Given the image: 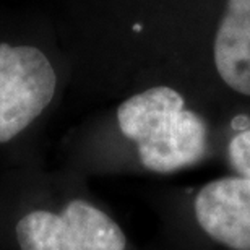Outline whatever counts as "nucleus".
I'll use <instances>...</instances> for the list:
<instances>
[{
	"label": "nucleus",
	"instance_id": "f257e3e1",
	"mask_svg": "<svg viewBox=\"0 0 250 250\" xmlns=\"http://www.w3.org/2000/svg\"><path fill=\"white\" fill-rule=\"evenodd\" d=\"M117 122L125 137L137 143L140 161L149 171H179L207 153L203 119L188 111L182 94L169 86L133 94L119 106Z\"/></svg>",
	"mask_w": 250,
	"mask_h": 250
},
{
	"label": "nucleus",
	"instance_id": "7ed1b4c3",
	"mask_svg": "<svg viewBox=\"0 0 250 250\" xmlns=\"http://www.w3.org/2000/svg\"><path fill=\"white\" fill-rule=\"evenodd\" d=\"M52 63L36 47L0 44V143L39 117L56 93Z\"/></svg>",
	"mask_w": 250,
	"mask_h": 250
},
{
	"label": "nucleus",
	"instance_id": "39448f33",
	"mask_svg": "<svg viewBox=\"0 0 250 250\" xmlns=\"http://www.w3.org/2000/svg\"><path fill=\"white\" fill-rule=\"evenodd\" d=\"M213 61L229 88L250 96V0H226L214 34Z\"/></svg>",
	"mask_w": 250,
	"mask_h": 250
},
{
	"label": "nucleus",
	"instance_id": "423d86ee",
	"mask_svg": "<svg viewBox=\"0 0 250 250\" xmlns=\"http://www.w3.org/2000/svg\"><path fill=\"white\" fill-rule=\"evenodd\" d=\"M229 161L241 177L250 179V127L234 135L228 148Z\"/></svg>",
	"mask_w": 250,
	"mask_h": 250
},
{
	"label": "nucleus",
	"instance_id": "20e7f679",
	"mask_svg": "<svg viewBox=\"0 0 250 250\" xmlns=\"http://www.w3.org/2000/svg\"><path fill=\"white\" fill-rule=\"evenodd\" d=\"M195 218L216 242L250 250V179L223 177L207 184L195 197Z\"/></svg>",
	"mask_w": 250,
	"mask_h": 250
},
{
	"label": "nucleus",
	"instance_id": "f03ea898",
	"mask_svg": "<svg viewBox=\"0 0 250 250\" xmlns=\"http://www.w3.org/2000/svg\"><path fill=\"white\" fill-rule=\"evenodd\" d=\"M21 250H125L121 226L84 200H73L61 213H28L15 228Z\"/></svg>",
	"mask_w": 250,
	"mask_h": 250
}]
</instances>
